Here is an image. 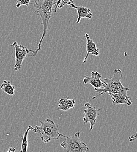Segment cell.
I'll return each instance as SVG.
<instances>
[{"mask_svg": "<svg viewBox=\"0 0 137 152\" xmlns=\"http://www.w3.org/2000/svg\"><path fill=\"white\" fill-rule=\"evenodd\" d=\"M85 38L86 39V46H87V54L86 56L84 57L83 63H86L87 59L89 57L90 54H92L93 56H97L100 55V50L97 48V45L95 42L90 38L88 34H85L84 35Z\"/></svg>", "mask_w": 137, "mask_h": 152, "instance_id": "8", "label": "cell"}, {"mask_svg": "<svg viewBox=\"0 0 137 152\" xmlns=\"http://www.w3.org/2000/svg\"><path fill=\"white\" fill-rule=\"evenodd\" d=\"M34 128L29 125L26 131L23 133V136L21 143V150L20 152H27L28 143V134L29 131H33Z\"/></svg>", "mask_w": 137, "mask_h": 152, "instance_id": "13", "label": "cell"}, {"mask_svg": "<svg viewBox=\"0 0 137 152\" xmlns=\"http://www.w3.org/2000/svg\"><path fill=\"white\" fill-rule=\"evenodd\" d=\"M16 152V149L14 148H10L8 151L7 152Z\"/></svg>", "mask_w": 137, "mask_h": 152, "instance_id": "17", "label": "cell"}, {"mask_svg": "<svg viewBox=\"0 0 137 152\" xmlns=\"http://www.w3.org/2000/svg\"><path fill=\"white\" fill-rule=\"evenodd\" d=\"M16 7L20 8L21 6L25 5L29 6V5L31 3V0H16Z\"/></svg>", "mask_w": 137, "mask_h": 152, "instance_id": "15", "label": "cell"}, {"mask_svg": "<svg viewBox=\"0 0 137 152\" xmlns=\"http://www.w3.org/2000/svg\"><path fill=\"white\" fill-rule=\"evenodd\" d=\"M70 3H73V0H57L56 3L55 4V8L54 11L57 12L58 10L61 9L64 5H69Z\"/></svg>", "mask_w": 137, "mask_h": 152, "instance_id": "14", "label": "cell"}, {"mask_svg": "<svg viewBox=\"0 0 137 152\" xmlns=\"http://www.w3.org/2000/svg\"><path fill=\"white\" fill-rule=\"evenodd\" d=\"M137 139V132L136 133H134V134L131 135V136L129 137L128 139H129V141L130 142H133V141H134L136 140Z\"/></svg>", "mask_w": 137, "mask_h": 152, "instance_id": "16", "label": "cell"}, {"mask_svg": "<svg viewBox=\"0 0 137 152\" xmlns=\"http://www.w3.org/2000/svg\"><path fill=\"white\" fill-rule=\"evenodd\" d=\"M60 146L65 149L67 152H87L89 148L87 145L80 139V132L78 131L73 136L66 137V140L60 143Z\"/></svg>", "mask_w": 137, "mask_h": 152, "instance_id": "4", "label": "cell"}, {"mask_svg": "<svg viewBox=\"0 0 137 152\" xmlns=\"http://www.w3.org/2000/svg\"><path fill=\"white\" fill-rule=\"evenodd\" d=\"M70 7L76 10L78 18L76 21V23H78L80 22V20L83 18H85L87 19H90L93 17V14L91 12V10L89 9L86 7L81 6L78 7L74 4V3H70L69 5Z\"/></svg>", "mask_w": 137, "mask_h": 152, "instance_id": "9", "label": "cell"}, {"mask_svg": "<svg viewBox=\"0 0 137 152\" xmlns=\"http://www.w3.org/2000/svg\"><path fill=\"white\" fill-rule=\"evenodd\" d=\"M1 90L7 94L8 95H14L15 93V87L12 86L10 81L4 80L1 86Z\"/></svg>", "mask_w": 137, "mask_h": 152, "instance_id": "12", "label": "cell"}, {"mask_svg": "<svg viewBox=\"0 0 137 152\" xmlns=\"http://www.w3.org/2000/svg\"><path fill=\"white\" fill-rule=\"evenodd\" d=\"M10 46L13 47L15 49V64L14 66V70L15 71H18L21 68L22 63L27 55L29 52H33L34 50H29L22 45H18L17 42H13L10 45Z\"/></svg>", "mask_w": 137, "mask_h": 152, "instance_id": "5", "label": "cell"}, {"mask_svg": "<svg viewBox=\"0 0 137 152\" xmlns=\"http://www.w3.org/2000/svg\"><path fill=\"white\" fill-rule=\"evenodd\" d=\"M111 99L113 101V105L126 104L128 106L132 105V100L130 96H128L126 93H116L111 94Z\"/></svg>", "mask_w": 137, "mask_h": 152, "instance_id": "10", "label": "cell"}, {"mask_svg": "<svg viewBox=\"0 0 137 152\" xmlns=\"http://www.w3.org/2000/svg\"><path fill=\"white\" fill-rule=\"evenodd\" d=\"M101 75L97 72H92L91 76H84L83 78V83L84 84H90L95 89L103 88L105 87V84L101 80Z\"/></svg>", "mask_w": 137, "mask_h": 152, "instance_id": "7", "label": "cell"}, {"mask_svg": "<svg viewBox=\"0 0 137 152\" xmlns=\"http://www.w3.org/2000/svg\"><path fill=\"white\" fill-rule=\"evenodd\" d=\"M76 102L75 99L69 98H61L58 102V109L67 111L70 109H73L75 107Z\"/></svg>", "mask_w": 137, "mask_h": 152, "instance_id": "11", "label": "cell"}, {"mask_svg": "<svg viewBox=\"0 0 137 152\" xmlns=\"http://www.w3.org/2000/svg\"><path fill=\"white\" fill-rule=\"evenodd\" d=\"M56 3V0H35L34 5V11L40 17L43 25V33L38 44V48L32 52L31 56L35 57L41 49V45L43 39L47 34L49 20L52 16L53 7Z\"/></svg>", "mask_w": 137, "mask_h": 152, "instance_id": "1", "label": "cell"}, {"mask_svg": "<svg viewBox=\"0 0 137 152\" xmlns=\"http://www.w3.org/2000/svg\"><path fill=\"white\" fill-rule=\"evenodd\" d=\"M123 76L122 73L120 69H115L114 70L113 76L111 78H106L102 81L105 84V87L103 88L95 89V91L98 93V95L93 96L92 100L96 99L100 95L105 93H108L110 95L111 94L116 93H126L130 90L129 88L123 86L121 82V80Z\"/></svg>", "mask_w": 137, "mask_h": 152, "instance_id": "2", "label": "cell"}, {"mask_svg": "<svg viewBox=\"0 0 137 152\" xmlns=\"http://www.w3.org/2000/svg\"><path fill=\"white\" fill-rule=\"evenodd\" d=\"M40 126L36 125L33 131L40 133V139L44 143H48L52 140H58L60 137L66 138L65 136L59 132V125L51 119H46L44 121H40Z\"/></svg>", "mask_w": 137, "mask_h": 152, "instance_id": "3", "label": "cell"}, {"mask_svg": "<svg viewBox=\"0 0 137 152\" xmlns=\"http://www.w3.org/2000/svg\"><path fill=\"white\" fill-rule=\"evenodd\" d=\"M84 106L85 109L84 110V115L83 119L84 124H90V127L89 131H91L93 129L94 126L96 122L97 118L100 115V111L101 109H96L89 102L86 103Z\"/></svg>", "mask_w": 137, "mask_h": 152, "instance_id": "6", "label": "cell"}]
</instances>
